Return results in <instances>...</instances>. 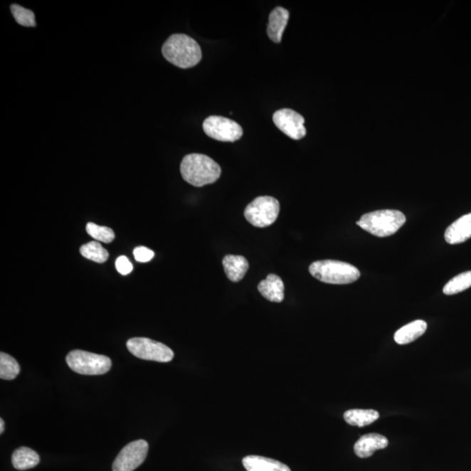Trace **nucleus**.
<instances>
[{
	"label": "nucleus",
	"instance_id": "nucleus-11",
	"mask_svg": "<svg viewBox=\"0 0 471 471\" xmlns=\"http://www.w3.org/2000/svg\"><path fill=\"white\" fill-rule=\"evenodd\" d=\"M388 445V440L384 435L371 433L361 436L354 444V450L357 457L368 458L372 457L376 450H383Z\"/></svg>",
	"mask_w": 471,
	"mask_h": 471
},
{
	"label": "nucleus",
	"instance_id": "nucleus-5",
	"mask_svg": "<svg viewBox=\"0 0 471 471\" xmlns=\"http://www.w3.org/2000/svg\"><path fill=\"white\" fill-rule=\"evenodd\" d=\"M65 361L73 372L83 376H102L109 372L112 366L110 358L105 355L83 350L71 351Z\"/></svg>",
	"mask_w": 471,
	"mask_h": 471
},
{
	"label": "nucleus",
	"instance_id": "nucleus-15",
	"mask_svg": "<svg viewBox=\"0 0 471 471\" xmlns=\"http://www.w3.org/2000/svg\"><path fill=\"white\" fill-rule=\"evenodd\" d=\"M243 465L247 471H292L284 463L260 455H248L243 459Z\"/></svg>",
	"mask_w": 471,
	"mask_h": 471
},
{
	"label": "nucleus",
	"instance_id": "nucleus-1",
	"mask_svg": "<svg viewBox=\"0 0 471 471\" xmlns=\"http://www.w3.org/2000/svg\"><path fill=\"white\" fill-rule=\"evenodd\" d=\"M162 53L169 63L183 69L191 68L202 60V50L194 38L186 34H173L166 41Z\"/></svg>",
	"mask_w": 471,
	"mask_h": 471
},
{
	"label": "nucleus",
	"instance_id": "nucleus-22",
	"mask_svg": "<svg viewBox=\"0 0 471 471\" xmlns=\"http://www.w3.org/2000/svg\"><path fill=\"white\" fill-rule=\"evenodd\" d=\"M471 287V271L462 272L453 277L444 285L443 293L446 295H455Z\"/></svg>",
	"mask_w": 471,
	"mask_h": 471
},
{
	"label": "nucleus",
	"instance_id": "nucleus-25",
	"mask_svg": "<svg viewBox=\"0 0 471 471\" xmlns=\"http://www.w3.org/2000/svg\"><path fill=\"white\" fill-rule=\"evenodd\" d=\"M133 253L136 260L140 262V263H147V262L153 260L154 256L153 250L144 246L137 247Z\"/></svg>",
	"mask_w": 471,
	"mask_h": 471
},
{
	"label": "nucleus",
	"instance_id": "nucleus-14",
	"mask_svg": "<svg viewBox=\"0 0 471 471\" xmlns=\"http://www.w3.org/2000/svg\"><path fill=\"white\" fill-rule=\"evenodd\" d=\"M290 14L283 7L277 6L269 15V24L268 26V36L270 40L280 43L282 36L287 28Z\"/></svg>",
	"mask_w": 471,
	"mask_h": 471
},
{
	"label": "nucleus",
	"instance_id": "nucleus-8",
	"mask_svg": "<svg viewBox=\"0 0 471 471\" xmlns=\"http://www.w3.org/2000/svg\"><path fill=\"white\" fill-rule=\"evenodd\" d=\"M204 133L215 140L234 142L243 137V129L238 122L229 118L211 115L203 123Z\"/></svg>",
	"mask_w": 471,
	"mask_h": 471
},
{
	"label": "nucleus",
	"instance_id": "nucleus-18",
	"mask_svg": "<svg viewBox=\"0 0 471 471\" xmlns=\"http://www.w3.org/2000/svg\"><path fill=\"white\" fill-rule=\"evenodd\" d=\"M40 455L28 447H21L14 451L11 462L15 469L26 470L34 468L40 463Z\"/></svg>",
	"mask_w": 471,
	"mask_h": 471
},
{
	"label": "nucleus",
	"instance_id": "nucleus-17",
	"mask_svg": "<svg viewBox=\"0 0 471 471\" xmlns=\"http://www.w3.org/2000/svg\"><path fill=\"white\" fill-rule=\"evenodd\" d=\"M427 327V323L424 320H415V322L408 323L406 326L400 328L393 336V339H395L397 344H409V343L415 342L416 339L425 334Z\"/></svg>",
	"mask_w": 471,
	"mask_h": 471
},
{
	"label": "nucleus",
	"instance_id": "nucleus-9",
	"mask_svg": "<svg viewBox=\"0 0 471 471\" xmlns=\"http://www.w3.org/2000/svg\"><path fill=\"white\" fill-rule=\"evenodd\" d=\"M149 451V443L145 440H137L127 444L119 453L113 463V471H134L145 461Z\"/></svg>",
	"mask_w": 471,
	"mask_h": 471
},
{
	"label": "nucleus",
	"instance_id": "nucleus-7",
	"mask_svg": "<svg viewBox=\"0 0 471 471\" xmlns=\"http://www.w3.org/2000/svg\"><path fill=\"white\" fill-rule=\"evenodd\" d=\"M127 347L134 356L142 360L169 362L174 358V352L169 346L148 338L130 339Z\"/></svg>",
	"mask_w": 471,
	"mask_h": 471
},
{
	"label": "nucleus",
	"instance_id": "nucleus-4",
	"mask_svg": "<svg viewBox=\"0 0 471 471\" xmlns=\"http://www.w3.org/2000/svg\"><path fill=\"white\" fill-rule=\"evenodd\" d=\"M406 223L403 212L396 210H381L363 215L357 226L376 237H389L397 233Z\"/></svg>",
	"mask_w": 471,
	"mask_h": 471
},
{
	"label": "nucleus",
	"instance_id": "nucleus-21",
	"mask_svg": "<svg viewBox=\"0 0 471 471\" xmlns=\"http://www.w3.org/2000/svg\"><path fill=\"white\" fill-rule=\"evenodd\" d=\"M21 372V366L13 356L6 353H0V378L2 380L15 379Z\"/></svg>",
	"mask_w": 471,
	"mask_h": 471
},
{
	"label": "nucleus",
	"instance_id": "nucleus-20",
	"mask_svg": "<svg viewBox=\"0 0 471 471\" xmlns=\"http://www.w3.org/2000/svg\"><path fill=\"white\" fill-rule=\"evenodd\" d=\"M80 254L88 260L102 264L109 260L110 253L99 242L91 241L80 249Z\"/></svg>",
	"mask_w": 471,
	"mask_h": 471
},
{
	"label": "nucleus",
	"instance_id": "nucleus-13",
	"mask_svg": "<svg viewBox=\"0 0 471 471\" xmlns=\"http://www.w3.org/2000/svg\"><path fill=\"white\" fill-rule=\"evenodd\" d=\"M258 292L271 302L280 303L285 298V285L276 274H269L265 280L258 285Z\"/></svg>",
	"mask_w": 471,
	"mask_h": 471
},
{
	"label": "nucleus",
	"instance_id": "nucleus-2",
	"mask_svg": "<svg viewBox=\"0 0 471 471\" xmlns=\"http://www.w3.org/2000/svg\"><path fill=\"white\" fill-rule=\"evenodd\" d=\"M184 181L195 187L214 184L221 176L222 169L218 163L203 154H190L184 157L180 166Z\"/></svg>",
	"mask_w": 471,
	"mask_h": 471
},
{
	"label": "nucleus",
	"instance_id": "nucleus-16",
	"mask_svg": "<svg viewBox=\"0 0 471 471\" xmlns=\"http://www.w3.org/2000/svg\"><path fill=\"white\" fill-rule=\"evenodd\" d=\"M223 266L228 279L233 282H239L244 279L249 270V263L243 256L227 255L223 260Z\"/></svg>",
	"mask_w": 471,
	"mask_h": 471
},
{
	"label": "nucleus",
	"instance_id": "nucleus-26",
	"mask_svg": "<svg viewBox=\"0 0 471 471\" xmlns=\"http://www.w3.org/2000/svg\"><path fill=\"white\" fill-rule=\"evenodd\" d=\"M115 268L122 275H127L133 271V265L126 256H120L115 261Z\"/></svg>",
	"mask_w": 471,
	"mask_h": 471
},
{
	"label": "nucleus",
	"instance_id": "nucleus-23",
	"mask_svg": "<svg viewBox=\"0 0 471 471\" xmlns=\"http://www.w3.org/2000/svg\"><path fill=\"white\" fill-rule=\"evenodd\" d=\"M11 11L18 25L26 26V28H36V15L33 11L26 9L16 4L11 6Z\"/></svg>",
	"mask_w": 471,
	"mask_h": 471
},
{
	"label": "nucleus",
	"instance_id": "nucleus-6",
	"mask_svg": "<svg viewBox=\"0 0 471 471\" xmlns=\"http://www.w3.org/2000/svg\"><path fill=\"white\" fill-rule=\"evenodd\" d=\"M280 204L272 196H258L245 210V217L250 225L258 228L272 226L279 217Z\"/></svg>",
	"mask_w": 471,
	"mask_h": 471
},
{
	"label": "nucleus",
	"instance_id": "nucleus-3",
	"mask_svg": "<svg viewBox=\"0 0 471 471\" xmlns=\"http://www.w3.org/2000/svg\"><path fill=\"white\" fill-rule=\"evenodd\" d=\"M309 272L316 280L326 284L347 285L361 277V272L353 265L337 260L315 261L309 266Z\"/></svg>",
	"mask_w": 471,
	"mask_h": 471
},
{
	"label": "nucleus",
	"instance_id": "nucleus-12",
	"mask_svg": "<svg viewBox=\"0 0 471 471\" xmlns=\"http://www.w3.org/2000/svg\"><path fill=\"white\" fill-rule=\"evenodd\" d=\"M471 238V213L462 216L447 228L444 238L448 244L457 245Z\"/></svg>",
	"mask_w": 471,
	"mask_h": 471
},
{
	"label": "nucleus",
	"instance_id": "nucleus-10",
	"mask_svg": "<svg viewBox=\"0 0 471 471\" xmlns=\"http://www.w3.org/2000/svg\"><path fill=\"white\" fill-rule=\"evenodd\" d=\"M272 120L277 129L293 140H300L306 137L305 118L296 111L290 109L277 110L273 114Z\"/></svg>",
	"mask_w": 471,
	"mask_h": 471
},
{
	"label": "nucleus",
	"instance_id": "nucleus-24",
	"mask_svg": "<svg viewBox=\"0 0 471 471\" xmlns=\"http://www.w3.org/2000/svg\"><path fill=\"white\" fill-rule=\"evenodd\" d=\"M86 231L90 237L95 238L96 241L106 243L110 244L114 240L115 235L114 231L109 227L100 226L95 223H88Z\"/></svg>",
	"mask_w": 471,
	"mask_h": 471
},
{
	"label": "nucleus",
	"instance_id": "nucleus-19",
	"mask_svg": "<svg viewBox=\"0 0 471 471\" xmlns=\"http://www.w3.org/2000/svg\"><path fill=\"white\" fill-rule=\"evenodd\" d=\"M379 412L374 409H350L344 413V419L351 426L365 427L379 419Z\"/></svg>",
	"mask_w": 471,
	"mask_h": 471
},
{
	"label": "nucleus",
	"instance_id": "nucleus-27",
	"mask_svg": "<svg viewBox=\"0 0 471 471\" xmlns=\"http://www.w3.org/2000/svg\"><path fill=\"white\" fill-rule=\"evenodd\" d=\"M4 430H5V422H4V420L1 418L0 419V434L4 433Z\"/></svg>",
	"mask_w": 471,
	"mask_h": 471
}]
</instances>
